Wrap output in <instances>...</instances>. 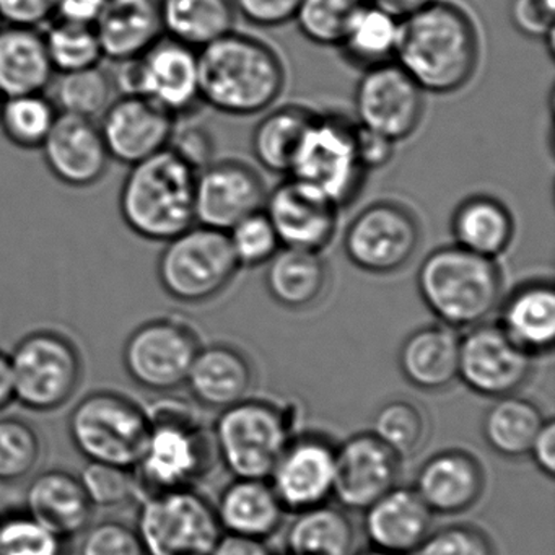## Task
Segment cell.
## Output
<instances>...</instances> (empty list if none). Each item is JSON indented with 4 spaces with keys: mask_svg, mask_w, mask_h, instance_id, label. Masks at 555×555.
<instances>
[{
    "mask_svg": "<svg viewBox=\"0 0 555 555\" xmlns=\"http://www.w3.org/2000/svg\"><path fill=\"white\" fill-rule=\"evenodd\" d=\"M2 102H4V96H2V93H0V106H2Z\"/></svg>",
    "mask_w": 555,
    "mask_h": 555,
    "instance_id": "61",
    "label": "cell"
},
{
    "mask_svg": "<svg viewBox=\"0 0 555 555\" xmlns=\"http://www.w3.org/2000/svg\"><path fill=\"white\" fill-rule=\"evenodd\" d=\"M363 555H396V554H389V552L376 551V548H373L372 552H369V554H363Z\"/></svg>",
    "mask_w": 555,
    "mask_h": 555,
    "instance_id": "60",
    "label": "cell"
},
{
    "mask_svg": "<svg viewBox=\"0 0 555 555\" xmlns=\"http://www.w3.org/2000/svg\"><path fill=\"white\" fill-rule=\"evenodd\" d=\"M15 402L38 414L73 401L83 379V357L73 337L53 327L25 334L11 352Z\"/></svg>",
    "mask_w": 555,
    "mask_h": 555,
    "instance_id": "7",
    "label": "cell"
},
{
    "mask_svg": "<svg viewBox=\"0 0 555 555\" xmlns=\"http://www.w3.org/2000/svg\"><path fill=\"white\" fill-rule=\"evenodd\" d=\"M499 326L531 357L551 352L555 340V291L547 281L516 287L500 301Z\"/></svg>",
    "mask_w": 555,
    "mask_h": 555,
    "instance_id": "29",
    "label": "cell"
},
{
    "mask_svg": "<svg viewBox=\"0 0 555 555\" xmlns=\"http://www.w3.org/2000/svg\"><path fill=\"white\" fill-rule=\"evenodd\" d=\"M372 434L402 460L414 454L424 443L427 421L417 404L405 399H395L376 412Z\"/></svg>",
    "mask_w": 555,
    "mask_h": 555,
    "instance_id": "45",
    "label": "cell"
},
{
    "mask_svg": "<svg viewBox=\"0 0 555 555\" xmlns=\"http://www.w3.org/2000/svg\"><path fill=\"white\" fill-rule=\"evenodd\" d=\"M544 422L534 402L515 395L503 396L487 409L482 434L486 443L500 456L521 457L531 450Z\"/></svg>",
    "mask_w": 555,
    "mask_h": 555,
    "instance_id": "36",
    "label": "cell"
},
{
    "mask_svg": "<svg viewBox=\"0 0 555 555\" xmlns=\"http://www.w3.org/2000/svg\"><path fill=\"white\" fill-rule=\"evenodd\" d=\"M96 122L112 162L132 167L168 147L177 119L144 96L118 93Z\"/></svg>",
    "mask_w": 555,
    "mask_h": 555,
    "instance_id": "18",
    "label": "cell"
},
{
    "mask_svg": "<svg viewBox=\"0 0 555 555\" xmlns=\"http://www.w3.org/2000/svg\"><path fill=\"white\" fill-rule=\"evenodd\" d=\"M67 430L87 461L134 469L147 444L151 415L126 392L96 389L74 405Z\"/></svg>",
    "mask_w": 555,
    "mask_h": 555,
    "instance_id": "6",
    "label": "cell"
},
{
    "mask_svg": "<svg viewBox=\"0 0 555 555\" xmlns=\"http://www.w3.org/2000/svg\"><path fill=\"white\" fill-rule=\"evenodd\" d=\"M43 457V441L37 427L22 417H0V482L27 479Z\"/></svg>",
    "mask_w": 555,
    "mask_h": 555,
    "instance_id": "42",
    "label": "cell"
},
{
    "mask_svg": "<svg viewBox=\"0 0 555 555\" xmlns=\"http://www.w3.org/2000/svg\"><path fill=\"white\" fill-rule=\"evenodd\" d=\"M41 31L54 73H76L102 64L95 28L54 18Z\"/></svg>",
    "mask_w": 555,
    "mask_h": 555,
    "instance_id": "41",
    "label": "cell"
},
{
    "mask_svg": "<svg viewBox=\"0 0 555 555\" xmlns=\"http://www.w3.org/2000/svg\"><path fill=\"white\" fill-rule=\"evenodd\" d=\"M365 173L357 154L356 125L340 115H314L287 177L340 209L359 196Z\"/></svg>",
    "mask_w": 555,
    "mask_h": 555,
    "instance_id": "11",
    "label": "cell"
},
{
    "mask_svg": "<svg viewBox=\"0 0 555 555\" xmlns=\"http://www.w3.org/2000/svg\"><path fill=\"white\" fill-rule=\"evenodd\" d=\"M227 236L240 269L266 266L282 248L278 233L264 210L251 214L236 223L227 232Z\"/></svg>",
    "mask_w": 555,
    "mask_h": 555,
    "instance_id": "47",
    "label": "cell"
},
{
    "mask_svg": "<svg viewBox=\"0 0 555 555\" xmlns=\"http://www.w3.org/2000/svg\"><path fill=\"white\" fill-rule=\"evenodd\" d=\"M417 555H496L489 535L473 525H450L430 532Z\"/></svg>",
    "mask_w": 555,
    "mask_h": 555,
    "instance_id": "49",
    "label": "cell"
},
{
    "mask_svg": "<svg viewBox=\"0 0 555 555\" xmlns=\"http://www.w3.org/2000/svg\"><path fill=\"white\" fill-rule=\"evenodd\" d=\"M503 278L495 259L456 245L441 246L422 261L417 288L441 324L461 330L486 323L503 300Z\"/></svg>",
    "mask_w": 555,
    "mask_h": 555,
    "instance_id": "5",
    "label": "cell"
},
{
    "mask_svg": "<svg viewBox=\"0 0 555 555\" xmlns=\"http://www.w3.org/2000/svg\"><path fill=\"white\" fill-rule=\"evenodd\" d=\"M301 0H232L235 12L258 27H281L294 21Z\"/></svg>",
    "mask_w": 555,
    "mask_h": 555,
    "instance_id": "53",
    "label": "cell"
},
{
    "mask_svg": "<svg viewBox=\"0 0 555 555\" xmlns=\"http://www.w3.org/2000/svg\"><path fill=\"white\" fill-rule=\"evenodd\" d=\"M313 116L308 109L295 105L268 113L253 131L251 152L255 160L272 173L288 175Z\"/></svg>",
    "mask_w": 555,
    "mask_h": 555,
    "instance_id": "37",
    "label": "cell"
},
{
    "mask_svg": "<svg viewBox=\"0 0 555 555\" xmlns=\"http://www.w3.org/2000/svg\"><path fill=\"white\" fill-rule=\"evenodd\" d=\"M532 359L499 324L480 323L461 336L457 378L477 395L503 398L528 382Z\"/></svg>",
    "mask_w": 555,
    "mask_h": 555,
    "instance_id": "16",
    "label": "cell"
},
{
    "mask_svg": "<svg viewBox=\"0 0 555 555\" xmlns=\"http://www.w3.org/2000/svg\"><path fill=\"white\" fill-rule=\"evenodd\" d=\"M209 555H272L271 548L262 539L245 535L222 534Z\"/></svg>",
    "mask_w": 555,
    "mask_h": 555,
    "instance_id": "57",
    "label": "cell"
},
{
    "mask_svg": "<svg viewBox=\"0 0 555 555\" xmlns=\"http://www.w3.org/2000/svg\"><path fill=\"white\" fill-rule=\"evenodd\" d=\"M135 531L147 555H209L222 535L216 506L194 487L139 500Z\"/></svg>",
    "mask_w": 555,
    "mask_h": 555,
    "instance_id": "10",
    "label": "cell"
},
{
    "mask_svg": "<svg viewBox=\"0 0 555 555\" xmlns=\"http://www.w3.org/2000/svg\"><path fill=\"white\" fill-rule=\"evenodd\" d=\"M532 461H534L538 469L541 470L544 476L554 477L555 474V424L552 418L544 422L539 434L535 435L534 441H532L531 450Z\"/></svg>",
    "mask_w": 555,
    "mask_h": 555,
    "instance_id": "56",
    "label": "cell"
},
{
    "mask_svg": "<svg viewBox=\"0 0 555 555\" xmlns=\"http://www.w3.org/2000/svg\"><path fill=\"white\" fill-rule=\"evenodd\" d=\"M54 76L43 31L0 24V93L4 99L44 93Z\"/></svg>",
    "mask_w": 555,
    "mask_h": 555,
    "instance_id": "30",
    "label": "cell"
},
{
    "mask_svg": "<svg viewBox=\"0 0 555 555\" xmlns=\"http://www.w3.org/2000/svg\"><path fill=\"white\" fill-rule=\"evenodd\" d=\"M434 513L412 487H392L365 509L366 538L376 551L415 554L430 534Z\"/></svg>",
    "mask_w": 555,
    "mask_h": 555,
    "instance_id": "24",
    "label": "cell"
},
{
    "mask_svg": "<svg viewBox=\"0 0 555 555\" xmlns=\"http://www.w3.org/2000/svg\"><path fill=\"white\" fill-rule=\"evenodd\" d=\"M79 555H147L138 531L118 519H103L82 532Z\"/></svg>",
    "mask_w": 555,
    "mask_h": 555,
    "instance_id": "48",
    "label": "cell"
},
{
    "mask_svg": "<svg viewBox=\"0 0 555 555\" xmlns=\"http://www.w3.org/2000/svg\"><path fill=\"white\" fill-rule=\"evenodd\" d=\"M266 266V288L287 310H307L326 291L327 266L320 251L282 246Z\"/></svg>",
    "mask_w": 555,
    "mask_h": 555,
    "instance_id": "33",
    "label": "cell"
},
{
    "mask_svg": "<svg viewBox=\"0 0 555 555\" xmlns=\"http://www.w3.org/2000/svg\"><path fill=\"white\" fill-rule=\"evenodd\" d=\"M105 4L106 0H57L54 18L93 27Z\"/></svg>",
    "mask_w": 555,
    "mask_h": 555,
    "instance_id": "55",
    "label": "cell"
},
{
    "mask_svg": "<svg viewBox=\"0 0 555 555\" xmlns=\"http://www.w3.org/2000/svg\"><path fill=\"white\" fill-rule=\"evenodd\" d=\"M366 2L369 0H301L294 21L311 43L337 48Z\"/></svg>",
    "mask_w": 555,
    "mask_h": 555,
    "instance_id": "44",
    "label": "cell"
},
{
    "mask_svg": "<svg viewBox=\"0 0 555 555\" xmlns=\"http://www.w3.org/2000/svg\"><path fill=\"white\" fill-rule=\"evenodd\" d=\"M253 383L248 357L229 344L201 347L186 383L194 401L204 408L223 409L243 401Z\"/></svg>",
    "mask_w": 555,
    "mask_h": 555,
    "instance_id": "28",
    "label": "cell"
},
{
    "mask_svg": "<svg viewBox=\"0 0 555 555\" xmlns=\"http://www.w3.org/2000/svg\"><path fill=\"white\" fill-rule=\"evenodd\" d=\"M93 28L103 60L115 64L138 60L165 37L160 0H106Z\"/></svg>",
    "mask_w": 555,
    "mask_h": 555,
    "instance_id": "25",
    "label": "cell"
},
{
    "mask_svg": "<svg viewBox=\"0 0 555 555\" xmlns=\"http://www.w3.org/2000/svg\"><path fill=\"white\" fill-rule=\"evenodd\" d=\"M336 448L317 435L292 438L271 474L285 512H304L333 496Z\"/></svg>",
    "mask_w": 555,
    "mask_h": 555,
    "instance_id": "21",
    "label": "cell"
},
{
    "mask_svg": "<svg viewBox=\"0 0 555 555\" xmlns=\"http://www.w3.org/2000/svg\"><path fill=\"white\" fill-rule=\"evenodd\" d=\"M288 412L262 399H243L214 425L217 456L236 479H269L292 438Z\"/></svg>",
    "mask_w": 555,
    "mask_h": 555,
    "instance_id": "8",
    "label": "cell"
},
{
    "mask_svg": "<svg viewBox=\"0 0 555 555\" xmlns=\"http://www.w3.org/2000/svg\"><path fill=\"white\" fill-rule=\"evenodd\" d=\"M460 340L454 327L428 324L409 334L399 349L402 376L422 391H440L457 379Z\"/></svg>",
    "mask_w": 555,
    "mask_h": 555,
    "instance_id": "27",
    "label": "cell"
},
{
    "mask_svg": "<svg viewBox=\"0 0 555 555\" xmlns=\"http://www.w3.org/2000/svg\"><path fill=\"white\" fill-rule=\"evenodd\" d=\"M57 116L60 112L47 93L8 96L0 106V131L14 147L40 151Z\"/></svg>",
    "mask_w": 555,
    "mask_h": 555,
    "instance_id": "40",
    "label": "cell"
},
{
    "mask_svg": "<svg viewBox=\"0 0 555 555\" xmlns=\"http://www.w3.org/2000/svg\"><path fill=\"white\" fill-rule=\"evenodd\" d=\"M555 0H512L509 21L518 34L554 44Z\"/></svg>",
    "mask_w": 555,
    "mask_h": 555,
    "instance_id": "51",
    "label": "cell"
},
{
    "mask_svg": "<svg viewBox=\"0 0 555 555\" xmlns=\"http://www.w3.org/2000/svg\"><path fill=\"white\" fill-rule=\"evenodd\" d=\"M450 229L454 245L474 255L496 259L512 245L515 220L502 201L476 194L454 209Z\"/></svg>",
    "mask_w": 555,
    "mask_h": 555,
    "instance_id": "32",
    "label": "cell"
},
{
    "mask_svg": "<svg viewBox=\"0 0 555 555\" xmlns=\"http://www.w3.org/2000/svg\"><path fill=\"white\" fill-rule=\"evenodd\" d=\"M262 210L284 248L321 253L336 233L339 207L291 177L268 193Z\"/></svg>",
    "mask_w": 555,
    "mask_h": 555,
    "instance_id": "20",
    "label": "cell"
},
{
    "mask_svg": "<svg viewBox=\"0 0 555 555\" xmlns=\"http://www.w3.org/2000/svg\"><path fill=\"white\" fill-rule=\"evenodd\" d=\"M167 149L196 173L216 160V142L212 134L204 126L193 125V122L180 125L177 119Z\"/></svg>",
    "mask_w": 555,
    "mask_h": 555,
    "instance_id": "50",
    "label": "cell"
},
{
    "mask_svg": "<svg viewBox=\"0 0 555 555\" xmlns=\"http://www.w3.org/2000/svg\"><path fill=\"white\" fill-rule=\"evenodd\" d=\"M398 38L399 21L366 2L357 12L337 48L343 51L349 63L365 70L392 63Z\"/></svg>",
    "mask_w": 555,
    "mask_h": 555,
    "instance_id": "38",
    "label": "cell"
},
{
    "mask_svg": "<svg viewBox=\"0 0 555 555\" xmlns=\"http://www.w3.org/2000/svg\"><path fill=\"white\" fill-rule=\"evenodd\" d=\"M356 145L363 170H378L389 164L395 154V142L378 132L356 125Z\"/></svg>",
    "mask_w": 555,
    "mask_h": 555,
    "instance_id": "54",
    "label": "cell"
},
{
    "mask_svg": "<svg viewBox=\"0 0 555 555\" xmlns=\"http://www.w3.org/2000/svg\"><path fill=\"white\" fill-rule=\"evenodd\" d=\"M147 409L151 434L141 460L132 469L139 500L194 487L219 460L214 435L204 428L190 402L168 398Z\"/></svg>",
    "mask_w": 555,
    "mask_h": 555,
    "instance_id": "3",
    "label": "cell"
},
{
    "mask_svg": "<svg viewBox=\"0 0 555 555\" xmlns=\"http://www.w3.org/2000/svg\"><path fill=\"white\" fill-rule=\"evenodd\" d=\"M285 542L291 555H352L356 526L343 508L323 503L297 513Z\"/></svg>",
    "mask_w": 555,
    "mask_h": 555,
    "instance_id": "35",
    "label": "cell"
},
{
    "mask_svg": "<svg viewBox=\"0 0 555 555\" xmlns=\"http://www.w3.org/2000/svg\"><path fill=\"white\" fill-rule=\"evenodd\" d=\"M93 508H118L138 500L134 470L115 464L89 463L79 474Z\"/></svg>",
    "mask_w": 555,
    "mask_h": 555,
    "instance_id": "46",
    "label": "cell"
},
{
    "mask_svg": "<svg viewBox=\"0 0 555 555\" xmlns=\"http://www.w3.org/2000/svg\"><path fill=\"white\" fill-rule=\"evenodd\" d=\"M197 66L201 102L223 115H258L284 90V64L278 53L235 31L197 51Z\"/></svg>",
    "mask_w": 555,
    "mask_h": 555,
    "instance_id": "2",
    "label": "cell"
},
{
    "mask_svg": "<svg viewBox=\"0 0 555 555\" xmlns=\"http://www.w3.org/2000/svg\"><path fill=\"white\" fill-rule=\"evenodd\" d=\"M40 151L50 173L74 190L99 184L112 164L99 122L61 113Z\"/></svg>",
    "mask_w": 555,
    "mask_h": 555,
    "instance_id": "22",
    "label": "cell"
},
{
    "mask_svg": "<svg viewBox=\"0 0 555 555\" xmlns=\"http://www.w3.org/2000/svg\"><path fill=\"white\" fill-rule=\"evenodd\" d=\"M220 528L229 534L266 539L274 534L284 518V506L268 479L232 480L216 503Z\"/></svg>",
    "mask_w": 555,
    "mask_h": 555,
    "instance_id": "31",
    "label": "cell"
},
{
    "mask_svg": "<svg viewBox=\"0 0 555 555\" xmlns=\"http://www.w3.org/2000/svg\"><path fill=\"white\" fill-rule=\"evenodd\" d=\"M164 35L191 50H203L232 34V0H160Z\"/></svg>",
    "mask_w": 555,
    "mask_h": 555,
    "instance_id": "34",
    "label": "cell"
},
{
    "mask_svg": "<svg viewBox=\"0 0 555 555\" xmlns=\"http://www.w3.org/2000/svg\"><path fill=\"white\" fill-rule=\"evenodd\" d=\"M70 541L27 509L0 513V555H69Z\"/></svg>",
    "mask_w": 555,
    "mask_h": 555,
    "instance_id": "43",
    "label": "cell"
},
{
    "mask_svg": "<svg viewBox=\"0 0 555 555\" xmlns=\"http://www.w3.org/2000/svg\"><path fill=\"white\" fill-rule=\"evenodd\" d=\"M483 487L486 474L474 454L443 450L422 464L414 489L431 513L457 515L476 505Z\"/></svg>",
    "mask_w": 555,
    "mask_h": 555,
    "instance_id": "23",
    "label": "cell"
},
{
    "mask_svg": "<svg viewBox=\"0 0 555 555\" xmlns=\"http://www.w3.org/2000/svg\"><path fill=\"white\" fill-rule=\"evenodd\" d=\"M266 196L264 181L255 168L238 160H214L196 173L194 219L197 225L227 233L264 209Z\"/></svg>",
    "mask_w": 555,
    "mask_h": 555,
    "instance_id": "17",
    "label": "cell"
},
{
    "mask_svg": "<svg viewBox=\"0 0 555 555\" xmlns=\"http://www.w3.org/2000/svg\"><path fill=\"white\" fill-rule=\"evenodd\" d=\"M194 183L196 171L168 149L132 165L119 191L122 222L139 238L167 243L196 225Z\"/></svg>",
    "mask_w": 555,
    "mask_h": 555,
    "instance_id": "4",
    "label": "cell"
},
{
    "mask_svg": "<svg viewBox=\"0 0 555 555\" xmlns=\"http://www.w3.org/2000/svg\"><path fill=\"white\" fill-rule=\"evenodd\" d=\"M57 0H0V24L43 30L56 15Z\"/></svg>",
    "mask_w": 555,
    "mask_h": 555,
    "instance_id": "52",
    "label": "cell"
},
{
    "mask_svg": "<svg viewBox=\"0 0 555 555\" xmlns=\"http://www.w3.org/2000/svg\"><path fill=\"white\" fill-rule=\"evenodd\" d=\"M14 402L15 382L11 352L0 349V412L8 411Z\"/></svg>",
    "mask_w": 555,
    "mask_h": 555,
    "instance_id": "58",
    "label": "cell"
},
{
    "mask_svg": "<svg viewBox=\"0 0 555 555\" xmlns=\"http://www.w3.org/2000/svg\"><path fill=\"white\" fill-rule=\"evenodd\" d=\"M201 347L199 333L190 321L160 314L129 334L122 347V366L142 389L171 392L186 383Z\"/></svg>",
    "mask_w": 555,
    "mask_h": 555,
    "instance_id": "12",
    "label": "cell"
},
{
    "mask_svg": "<svg viewBox=\"0 0 555 555\" xmlns=\"http://www.w3.org/2000/svg\"><path fill=\"white\" fill-rule=\"evenodd\" d=\"M395 63L424 93L463 89L479 63V35L469 15L443 0L399 22Z\"/></svg>",
    "mask_w": 555,
    "mask_h": 555,
    "instance_id": "1",
    "label": "cell"
},
{
    "mask_svg": "<svg viewBox=\"0 0 555 555\" xmlns=\"http://www.w3.org/2000/svg\"><path fill=\"white\" fill-rule=\"evenodd\" d=\"M401 457L372 431L336 448L333 496L343 508L366 509L398 483Z\"/></svg>",
    "mask_w": 555,
    "mask_h": 555,
    "instance_id": "19",
    "label": "cell"
},
{
    "mask_svg": "<svg viewBox=\"0 0 555 555\" xmlns=\"http://www.w3.org/2000/svg\"><path fill=\"white\" fill-rule=\"evenodd\" d=\"M119 93L151 100L175 119L190 118L203 102L199 93L197 51L164 37L138 60L118 64Z\"/></svg>",
    "mask_w": 555,
    "mask_h": 555,
    "instance_id": "13",
    "label": "cell"
},
{
    "mask_svg": "<svg viewBox=\"0 0 555 555\" xmlns=\"http://www.w3.org/2000/svg\"><path fill=\"white\" fill-rule=\"evenodd\" d=\"M353 108L359 126L398 144L421 125L424 92L392 61L363 70L353 93Z\"/></svg>",
    "mask_w": 555,
    "mask_h": 555,
    "instance_id": "15",
    "label": "cell"
},
{
    "mask_svg": "<svg viewBox=\"0 0 555 555\" xmlns=\"http://www.w3.org/2000/svg\"><path fill=\"white\" fill-rule=\"evenodd\" d=\"M25 509L69 541L92 525L95 512L79 476L64 469L43 470L31 479L25 492Z\"/></svg>",
    "mask_w": 555,
    "mask_h": 555,
    "instance_id": "26",
    "label": "cell"
},
{
    "mask_svg": "<svg viewBox=\"0 0 555 555\" xmlns=\"http://www.w3.org/2000/svg\"><path fill=\"white\" fill-rule=\"evenodd\" d=\"M369 2L401 22L409 15L427 8L435 0H369Z\"/></svg>",
    "mask_w": 555,
    "mask_h": 555,
    "instance_id": "59",
    "label": "cell"
},
{
    "mask_svg": "<svg viewBox=\"0 0 555 555\" xmlns=\"http://www.w3.org/2000/svg\"><path fill=\"white\" fill-rule=\"evenodd\" d=\"M421 246V225L414 214L391 201L360 210L347 227L344 253L360 271L386 275L401 271Z\"/></svg>",
    "mask_w": 555,
    "mask_h": 555,
    "instance_id": "14",
    "label": "cell"
},
{
    "mask_svg": "<svg viewBox=\"0 0 555 555\" xmlns=\"http://www.w3.org/2000/svg\"><path fill=\"white\" fill-rule=\"evenodd\" d=\"M238 269L227 233L196 223L164 243L157 278L175 301L199 305L223 294Z\"/></svg>",
    "mask_w": 555,
    "mask_h": 555,
    "instance_id": "9",
    "label": "cell"
},
{
    "mask_svg": "<svg viewBox=\"0 0 555 555\" xmlns=\"http://www.w3.org/2000/svg\"><path fill=\"white\" fill-rule=\"evenodd\" d=\"M54 106L61 115L99 121L116 99L115 77L102 66L56 74L50 86Z\"/></svg>",
    "mask_w": 555,
    "mask_h": 555,
    "instance_id": "39",
    "label": "cell"
}]
</instances>
